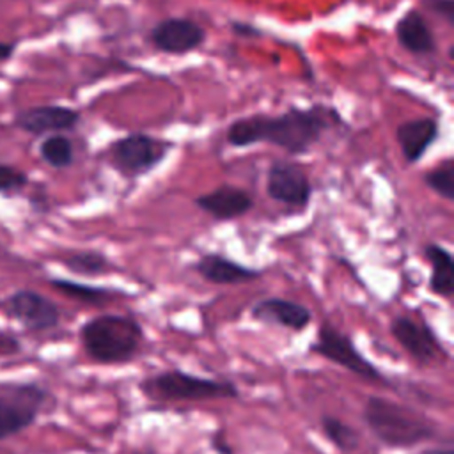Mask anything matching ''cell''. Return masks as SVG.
<instances>
[{"instance_id":"cell-29","label":"cell","mask_w":454,"mask_h":454,"mask_svg":"<svg viewBox=\"0 0 454 454\" xmlns=\"http://www.w3.org/2000/svg\"><path fill=\"white\" fill-rule=\"evenodd\" d=\"M12 51V46L11 44H5V43H0V60H5Z\"/></svg>"},{"instance_id":"cell-20","label":"cell","mask_w":454,"mask_h":454,"mask_svg":"<svg viewBox=\"0 0 454 454\" xmlns=\"http://www.w3.org/2000/svg\"><path fill=\"white\" fill-rule=\"evenodd\" d=\"M321 431L325 434V438L340 452H353L358 449L360 445V433L349 426L348 422H344L339 417L333 415H323L321 420Z\"/></svg>"},{"instance_id":"cell-7","label":"cell","mask_w":454,"mask_h":454,"mask_svg":"<svg viewBox=\"0 0 454 454\" xmlns=\"http://www.w3.org/2000/svg\"><path fill=\"white\" fill-rule=\"evenodd\" d=\"M170 144L144 133H131L110 145V163L124 177H138L153 170L168 153Z\"/></svg>"},{"instance_id":"cell-16","label":"cell","mask_w":454,"mask_h":454,"mask_svg":"<svg viewBox=\"0 0 454 454\" xmlns=\"http://www.w3.org/2000/svg\"><path fill=\"white\" fill-rule=\"evenodd\" d=\"M78 119L80 115L67 106L46 105V106H35L23 112L18 122L23 129L30 133H46V131L71 129L78 122Z\"/></svg>"},{"instance_id":"cell-4","label":"cell","mask_w":454,"mask_h":454,"mask_svg":"<svg viewBox=\"0 0 454 454\" xmlns=\"http://www.w3.org/2000/svg\"><path fill=\"white\" fill-rule=\"evenodd\" d=\"M138 388L147 399L165 403H195L239 397L238 385L229 380L197 376L181 369H168L151 374L138 383Z\"/></svg>"},{"instance_id":"cell-13","label":"cell","mask_w":454,"mask_h":454,"mask_svg":"<svg viewBox=\"0 0 454 454\" xmlns=\"http://www.w3.org/2000/svg\"><path fill=\"white\" fill-rule=\"evenodd\" d=\"M193 204L216 222H231L245 216L254 207L252 195L232 184H222L193 199Z\"/></svg>"},{"instance_id":"cell-10","label":"cell","mask_w":454,"mask_h":454,"mask_svg":"<svg viewBox=\"0 0 454 454\" xmlns=\"http://www.w3.org/2000/svg\"><path fill=\"white\" fill-rule=\"evenodd\" d=\"M5 312L32 332H46L59 325L60 309L44 294L18 289L5 298Z\"/></svg>"},{"instance_id":"cell-3","label":"cell","mask_w":454,"mask_h":454,"mask_svg":"<svg viewBox=\"0 0 454 454\" xmlns=\"http://www.w3.org/2000/svg\"><path fill=\"white\" fill-rule=\"evenodd\" d=\"M80 342L87 356L101 365L129 364L144 342L142 325L126 314H99L80 326Z\"/></svg>"},{"instance_id":"cell-11","label":"cell","mask_w":454,"mask_h":454,"mask_svg":"<svg viewBox=\"0 0 454 454\" xmlns=\"http://www.w3.org/2000/svg\"><path fill=\"white\" fill-rule=\"evenodd\" d=\"M149 37L160 51L181 55L199 48L206 39V32L193 20L167 18L154 25Z\"/></svg>"},{"instance_id":"cell-19","label":"cell","mask_w":454,"mask_h":454,"mask_svg":"<svg viewBox=\"0 0 454 454\" xmlns=\"http://www.w3.org/2000/svg\"><path fill=\"white\" fill-rule=\"evenodd\" d=\"M50 284L59 293H62L80 303L92 305V307L105 305L106 301H110L115 296V291H117V289L90 286V284H83V282H76V280H69V278H53Z\"/></svg>"},{"instance_id":"cell-21","label":"cell","mask_w":454,"mask_h":454,"mask_svg":"<svg viewBox=\"0 0 454 454\" xmlns=\"http://www.w3.org/2000/svg\"><path fill=\"white\" fill-rule=\"evenodd\" d=\"M64 266L74 273V275H83V277H94L106 273L112 268V261L98 250H80L73 252L64 259Z\"/></svg>"},{"instance_id":"cell-9","label":"cell","mask_w":454,"mask_h":454,"mask_svg":"<svg viewBox=\"0 0 454 454\" xmlns=\"http://www.w3.org/2000/svg\"><path fill=\"white\" fill-rule=\"evenodd\" d=\"M266 193L275 202L305 209L312 197V184L301 167L291 161H275L268 168Z\"/></svg>"},{"instance_id":"cell-17","label":"cell","mask_w":454,"mask_h":454,"mask_svg":"<svg viewBox=\"0 0 454 454\" xmlns=\"http://www.w3.org/2000/svg\"><path fill=\"white\" fill-rule=\"evenodd\" d=\"M395 35L403 48L415 55L433 53L436 44L429 25L419 11H406L395 25Z\"/></svg>"},{"instance_id":"cell-18","label":"cell","mask_w":454,"mask_h":454,"mask_svg":"<svg viewBox=\"0 0 454 454\" xmlns=\"http://www.w3.org/2000/svg\"><path fill=\"white\" fill-rule=\"evenodd\" d=\"M424 257L429 261L431 277L429 291L442 298H450L454 293V257L449 248L440 243H427Z\"/></svg>"},{"instance_id":"cell-26","label":"cell","mask_w":454,"mask_h":454,"mask_svg":"<svg viewBox=\"0 0 454 454\" xmlns=\"http://www.w3.org/2000/svg\"><path fill=\"white\" fill-rule=\"evenodd\" d=\"M209 443H211V449L216 452V454H234L231 443L227 442V436L222 429L215 431L209 438Z\"/></svg>"},{"instance_id":"cell-15","label":"cell","mask_w":454,"mask_h":454,"mask_svg":"<svg viewBox=\"0 0 454 454\" xmlns=\"http://www.w3.org/2000/svg\"><path fill=\"white\" fill-rule=\"evenodd\" d=\"M438 137V122L429 117H420L403 122L395 129V138L408 163H417Z\"/></svg>"},{"instance_id":"cell-25","label":"cell","mask_w":454,"mask_h":454,"mask_svg":"<svg viewBox=\"0 0 454 454\" xmlns=\"http://www.w3.org/2000/svg\"><path fill=\"white\" fill-rule=\"evenodd\" d=\"M424 4L429 5V9L442 16L449 25L454 23V2L452 0H424Z\"/></svg>"},{"instance_id":"cell-28","label":"cell","mask_w":454,"mask_h":454,"mask_svg":"<svg viewBox=\"0 0 454 454\" xmlns=\"http://www.w3.org/2000/svg\"><path fill=\"white\" fill-rule=\"evenodd\" d=\"M232 27H234V32H238V34H250V35L259 34L254 27H248V25H243V23H234Z\"/></svg>"},{"instance_id":"cell-8","label":"cell","mask_w":454,"mask_h":454,"mask_svg":"<svg viewBox=\"0 0 454 454\" xmlns=\"http://www.w3.org/2000/svg\"><path fill=\"white\" fill-rule=\"evenodd\" d=\"M390 333L419 365H429L440 355H445L442 340L426 321L395 316L390 321Z\"/></svg>"},{"instance_id":"cell-23","label":"cell","mask_w":454,"mask_h":454,"mask_svg":"<svg viewBox=\"0 0 454 454\" xmlns=\"http://www.w3.org/2000/svg\"><path fill=\"white\" fill-rule=\"evenodd\" d=\"M424 183L434 193L443 197L445 200H454V165L450 160L443 161L440 167L429 170L424 176Z\"/></svg>"},{"instance_id":"cell-27","label":"cell","mask_w":454,"mask_h":454,"mask_svg":"<svg viewBox=\"0 0 454 454\" xmlns=\"http://www.w3.org/2000/svg\"><path fill=\"white\" fill-rule=\"evenodd\" d=\"M419 454H454V449L450 445H447V447H433V449H422Z\"/></svg>"},{"instance_id":"cell-22","label":"cell","mask_w":454,"mask_h":454,"mask_svg":"<svg viewBox=\"0 0 454 454\" xmlns=\"http://www.w3.org/2000/svg\"><path fill=\"white\" fill-rule=\"evenodd\" d=\"M41 156L43 160L55 167V168H64V167H69L71 161H73V145L71 142L62 137V135H53V137H48L41 147Z\"/></svg>"},{"instance_id":"cell-2","label":"cell","mask_w":454,"mask_h":454,"mask_svg":"<svg viewBox=\"0 0 454 454\" xmlns=\"http://www.w3.org/2000/svg\"><path fill=\"white\" fill-rule=\"evenodd\" d=\"M362 420L390 449L417 447L438 434V426L429 417L383 395H369L365 399Z\"/></svg>"},{"instance_id":"cell-1","label":"cell","mask_w":454,"mask_h":454,"mask_svg":"<svg viewBox=\"0 0 454 454\" xmlns=\"http://www.w3.org/2000/svg\"><path fill=\"white\" fill-rule=\"evenodd\" d=\"M326 108H291L277 117L248 115L236 119L227 129V142L234 147H248L266 142L289 154H303L317 144L328 129Z\"/></svg>"},{"instance_id":"cell-12","label":"cell","mask_w":454,"mask_h":454,"mask_svg":"<svg viewBox=\"0 0 454 454\" xmlns=\"http://www.w3.org/2000/svg\"><path fill=\"white\" fill-rule=\"evenodd\" d=\"M250 316L257 323L275 325L291 332H303L312 323V312L294 300L271 296L252 305Z\"/></svg>"},{"instance_id":"cell-5","label":"cell","mask_w":454,"mask_h":454,"mask_svg":"<svg viewBox=\"0 0 454 454\" xmlns=\"http://www.w3.org/2000/svg\"><path fill=\"white\" fill-rule=\"evenodd\" d=\"M309 351L344 367L346 371L367 381L387 383L385 374L358 351L353 339L340 332L337 326H333L330 321H323L319 325L317 337L309 346Z\"/></svg>"},{"instance_id":"cell-6","label":"cell","mask_w":454,"mask_h":454,"mask_svg":"<svg viewBox=\"0 0 454 454\" xmlns=\"http://www.w3.org/2000/svg\"><path fill=\"white\" fill-rule=\"evenodd\" d=\"M46 399V388L35 383H16L0 390V440L30 427L44 408Z\"/></svg>"},{"instance_id":"cell-14","label":"cell","mask_w":454,"mask_h":454,"mask_svg":"<svg viewBox=\"0 0 454 454\" xmlns=\"http://www.w3.org/2000/svg\"><path fill=\"white\" fill-rule=\"evenodd\" d=\"M193 270L207 282L216 286H234V284H245L254 282L261 277V271L250 266H245L227 255L207 252L200 255L193 262Z\"/></svg>"},{"instance_id":"cell-24","label":"cell","mask_w":454,"mask_h":454,"mask_svg":"<svg viewBox=\"0 0 454 454\" xmlns=\"http://www.w3.org/2000/svg\"><path fill=\"white\" fill-rule=\"evenodd\" d=\"M27 184V176L9 165H0V193L16 192Z\"/></svg>"}]
</instances>
